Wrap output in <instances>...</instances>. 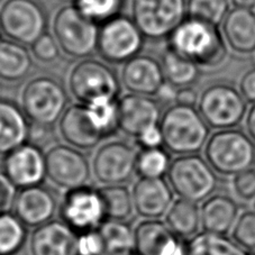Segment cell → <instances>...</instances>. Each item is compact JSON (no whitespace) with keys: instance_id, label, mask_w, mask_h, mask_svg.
I'll return each instance as SVG.
<instances>
[{"instance_id":"12","label":"cell","mask_w":255,"mask_h":255,"mask_svg":"<svg viewBox=\"0 0 255 255\" xmlns=\"http://www.w3.org/2000/svg\"><path fill=\"white\" fill-rule=\"evenodd\" d=\"M60 215L62 221L78 234L96 230L106 219L98 189L88 186L68 191L61 204Z\"/></svg>"},{"instance_id":"37","label":"cell","mask_w":255,"mask_h":255,"mask_svg":"<svg viewBox=\"0 0 255 255\" xmlns=\"http://www.w3.org/2000/svg\"><path fill=\"white\" fill-rule=\"evenodd\" d=\"M29 52L33 61L44 67L58 62L62 54L53 35L48 33H44L33 44H30Z\"/></svg>"},{"instance_id":"10","label":"cell","mask_w":255,"mask_h":255,"mask_svg":"<svg viewBox=\"0 0 255 255\" xmlns=\"http://www.w3.org/2000/svg\"><path fill=\"white\" fill-rule=\"evenodd\" d=\"M45 29V11L36 0H5L0 5V32L9 41L29 46Z\"/></svg>"},{"instance_id":"31","label":"cell","mask_w":255,"mask_h":255,"mask_svg":"<svg viewBox=\"0 0 255 255\" xmlns=\"http://www.w3.org/2000/svg\"><path fill=\"white\" fill-rule=\"evenodd\" d=\"M104 202L105 216L113 221H127L134 212L131 192L123 184L105 186L98 189Z\"/></svg>"},{"instance_id":"34","label":"cell","mask_w":255,"mask_h":255,"mask_svg":"<svg viewBox=\"0 0 255 255\" xmlns=\"http://www.w3.org/2000/svg\"><path fill=\"white\" fill-rule=\"evenodd\" d=\"M230 11V0H187V15L214 26L221 25Z\"/></svg>"},{"instance_id":"47","label":"cell","mask_w":255,"mask_h":255,"mask_svg":"<svg viewBox=\"0 0 255 255\" xmlns=\"http://www.w3.org/2000/svg\"><path fill=\"white\" fill-rule=\"evenodd\" d=\"M126 255H136V254H131V253H130V254H126Z\"/></svg>"},{"instance_id":"40","label":"cell","mask_w":255,"mask_h":255,"mask_svg":"<svg viewBox=\"0 0 255 255\" xmlns=\"http://www.w3.org/2000/svg\"><path fill=\"white\" fill-rule=\"evenodd\" d=\"M16 196V187L5 174L0 173V214L8 213L14 207Z\"/></svg>"},{"instance_id":"4","label":"cell","mask_w":255,"mask_h":255,"mask_svg":"<svg viewBox=\"0 0 255 255\" xmlns=\"http://www.w3.org/2000/svg\"><path fill=\"white\" fill-rule=\"evenodd\" d=\"M98 34V24L83 16L73 3L60 7L52 19V35L68 58L81 60L94 54Z\"/></svg>"},{"instance_id":"19","label":"cell","mask_w":255,"mask_h":255,"mask_svg":"<svg viewBox=\"0 0 255 255\" xmlns=\"http://www.w3.org/2000/svg\"><path fill=\"white\" fill-rule=\"evenodd\" d=\"M134 231L136 255H186V245L159 219H145Z\"/></svg>"},{"instance_id":"45","label":"cell","mask_w":255,"mask_h":255,"mask_svg":"<svg viewBox=\"0 0 255 255\" xmlns=\"http://www.w3.org/2000/svg\"><path fill=\"white\" fill-rule=\"evenodd\" d=\"M244 121L246 133H248V135L255 143V104H253L248 111V113H246Z\"/></svg>"},{"instance_id":"25","label":"cell","mask_w":255,"mask_h":255,"mask_svg":"<svg viewBox=\"0 0 255 255\" xmlns=\"http://www.w3.org/2000/svg\"><path fill=\"white\" fill-rule=\"evenodd\" d=\"M29 124L21 107L0 99V155H6L28 140Z\"/></svg>"},{"instance_id":"18","label":"cell","mask_w":255,"mask_h":255,"mask_svg":"<svg viewBox=\"0 0 255 255\" xmlns=\"http://www.w3.org/2000/svg\"><path fill=\"white\" fill-rule=\"evenodd\" d=\"M60 133L65 142L78 149L96 147L106 136L83 104H74L65 109L60 118Z\"/></svg>"},{"instance_id":"39","label":"cell","mask_w":255,"mask_h":255,"mask_svg":"<svg viewBox=\"0 0 255 255\" xmlns=\"http://www.w3.org/2000/svg\"><path fill=\"white\" fill-rule=\"evenodd\" d=\"M231 187L236 199L246 204L255 201V168L252 166L235 174L232 178Z\"/></svg>"},{"instance_id":"13","label":"cell","mask_w":255,"mask_h":255,"mask_svg":"<svg viewBox=\"0 0 255 255\" xmlns=\"http://www.w3.org/2000/svg\"><path fill=\"white\" fill-rule=\"evenodd\" d=\"M46 177L60 188L71 189L87 186L91 168L87 157L70 145H55L45 153Z\"/></svg>"},{"instance_id":"20","label":"cell","mask_w":255,"mask_h":255,"mask_svg":"<svg viewBox=\"0 0 255 255\" xmlns=\"http://www.w3.org/2000/svg\"><path fill=\"white\" fill-rule=\"evenodd\" d=\"M56 208L58 200L54 192L39 184L20 189L15 199L14 214L25 226L36 228L51 222Z\"/></svg>"},{"instance_id":"43","label":"cell","mask_w":255,"mask_h":255,"mask_svg":"<svg viewBox=\"0 0 255 255\" xmlns=\"http://www.w3.org/2000/svg\"><path fill=\"white\" fill-rule=\"evenodd\" d=\"M198 100H199L198 92L192 87L178 88L177 97H175V104L195 107L198 104Z\"/></svg>"},{"instance_id":"28","label":"cell","mask_w":255,"mask_h":255,"mask_svg":"<svg viewBox=\"0 0 255 255\" xmlns=\"http://www.w3.org/2000/svg\"><path fill=\"white\" fill-rule=\"evenodd\" d=\"M165 224L180 239L190 240L201 227L199 206L193 201L178 198L165 214Z\"/></svg>"},{"instance_id":"8","label":"cell","mask_w":255,"mask_h":255,"mask_svg":"<svg viewBox=\"0 0 255 255\" xmlns=\"http://www.w3.org/2000/svg\"><path fill=\"white\" fill-rule=\"evenodd\" d=\"M68 87L79 104L88 105L99 99H117L121 82L109 65L86 58L70 69Z\"/></svg>"},{"instance_id":"11","label":"cell","mask_w":255,"mask_h":255,"mask_svg":"<svg viewBox=\"0 0 255 255\" xmlns=\"http://www.w3.org/2000/svg\"><path fill=\"white\" fill-rule=\"evenodd\" d=\"M145 37L129 17L118 15L101 24L97 52L111 64H124L143 50Z\"/></svg>"},{"instance_id":"32","label":"cell","mask_w":255,"mask_h":255,"mask_svg":"<svg viewBox=\"0 0 255 255\" xmlns=\"http://www.w3.org/2000/svg\"><path fill=\"white\" fill-rule=\"evenodd\" d=\"M27 226L15 214H0V255H16L27 241Z\"/></svg>"},{"instance_id":"15","label":"cell","mask_w":255,"mask_h":255,"mask_svg":"<svg viewBox=\"0 0 255 255\" xmlns=\"http://www.w3.org/2000/svg\"><path fill=\"white\" fill-rule=\"evenodd\" d=\"M2 173L16 188L39 186L46 177L45 153L32 143H25L5 155Z\"/></svg>"},{"instance_id":"16","label":"cell","mask_w":255,"mask_h":255,"mask_svg":"<svg viewBox=\"0 0 255 255\" xmlns=\"http://www.w3.org/2000/svg\"><path fill=\"white\" fill-rule=\"evenodd\" d=\"M162 112L159 101L152 97L127 94L118 100V128L137 137L148 128L159 126Z\"/></svg>"},{"instance_id":"9","label":"cell","mask_w":255,"mask_h":255,"mask_svg":"<svg viewBox=\"0 0 255 255\" xmlns=\"http://www.w3.org/2000/svg\"><path fill=\"white\" fill-rule=\"evenodd\" d=\"M130 9L144 37L161 41L187 18V0H131Z\"/></svg>"},{"instance_id":"46","label":"cell","mask_w":255,"mask_h":255,"mask_svg":"<svg viewBox=\"0 0 255 255\" xmlns=\"http://www.w3.org/2000/svg\"><path fill=\"white\" fill-rule=\"evenodd\" d=\"M235 8H245V9H253L255 7V0H231Z\"/></svg>"},{"instance_id":"3","label":"cell","mask_w":255,"mask_h":255,"mask_svg":"<svg viewBox=\"0 0 255 255\" xmlns=\"http://www.w3.org/2000/svg\"><path fill=\"white\" fill-rule=\"evenodd\" d=\"M205 159L217 174L234 177L255 163V143L244 131L217 130L205 145Z\"/></svg>"},{"instance_id":"33","label":"cell","mask_w":255,"mask_h":255,"mask_svg":"<svg viewBox=\"0 0 255 255\" xmlns=\"http://www.w3.org/2000/svg\"><path fill=\"white\" fill-rule=\"evenodd\" d=\"M169 153L162 147L143 148L137 154L136 172L140 178H163L171 165Z\"/></svg>"},{"instance_id":"21","label":"cell","mask_w":255,"mask_h":255,"mask_svg":"<svg viewBox=\"0 0 255 255\" xmlns=\"http://www.w3.org/2000/svg\"><path fill=\"white\" fill-rule=\"evenodd\" d=\"M32 255H80L79 234L63 221L35 228L29 241Z\"/></svg>"},{"instance_id":"44","label":"cell","mask_w":255,"mask_h":255,"mask_svg":"<svg viewBox=\"0 0 255 255\" xmlns=\"http://www.w3.org/2000/svg\"><path fill=\"white\" fill-rule=\"evenodd\" d=\"M177 91L178 88H175L174 86L170 85L169 82H164L162 87L160 88V90L157 91V94L155 97H157L161 103L164 104H175V97H177Z\"/></svg>"},{"instance_id":"49","label":"cell","mask_w":255,"mask_h":255,"mask_svg":"<svg viewBox=\"0 0 255 255\" xmlns=\"http://www.w3.org/2000/svg\"><path fill=\"white\" fill-rule=\"evenodd\" d=\"M0 33H1V32H0Z\"/></svg>"},{"instance_id":"38","label":"cell","mask_w":255,"mask_h":255,"mask_svg":"<svg viewBox=\"0 0 255 255\" xmlns=\"http://www.w3.org/2000/svg\"><path fill=\"white\" fill-rule=\"evenodd\" d=\"M232 239L248 252H255V210L239 215L232 230Z\"/></svg>"},{"instance_id":"30","label":"cell","mask_w":255,"mask_h":255,"mask_svg":"<svg viewBox=\"0 0 255 255\" xmlns=\"http://www.w3.org/2000/svg\"><path fill=\"white\" fill-rule=\"evenodd\" d=\"M186 255H250V253L226 235L202 232L189 240Z\"/></svg>"},{"instance_id":"36","label":"cell","mask_w":255,"mask_h":255,"mask_svg":"<svg viewBox=\"0 0 255 255\" xmlns=\"http://www.w3.org/2000/svg\"><path fill=\"white\" fill-rule=\"evenodd\" d=\"M106 137L118 128V100L99 99L86 105Z\"/></svg>"},{"instance_id":"22","label":"cell","mask_w":255,"mask_h":255,"mask_svg":"<svg viewBox=\"0 0 255 255\" xmlns=\"http://www.w3.org/2000/svg\"><path fill=\"white\" fill-rule=\"evenodd\" d=\"M134 210L144 219L165 216L173 202V191L163 178H140L131 190Z\"/></svg>"},{"instance_id":"24","label":"cell","mask_w":255,"mask_h":255,"mask_svg":"<svg viewBox=\"0 0 255 255\" xmlns=\"http://www.w3.org/2000/svg\"><path fill=\"white\" fill-rule=\"evenodd\" d=\"M200 217L204 232L227 235L239 217V206L230 196L216 193L202 202Z\"/></svg>"},{"instance_id":"29","label":"cell","mask_w":255,"mask_h":255,"mask_svg":"<svg viewBox=\"0 0 255 255\" xmlns=\"http://www.w3.org/2000/svg\"><path fill=\"white\" fill-rule=\"evenodd\" d=\"M165 81L175 88L191 87L200 77V67L166 46L161 56Z\"/></svg>"},{"instance_id":"14","label":"cell","mask_w":255,"mask_h":255,"mask_svg":"<svg viewBox=\"0 0 255 255\" xmlns=\"http://www.w3.org/2000/svg\"><path fill=\"white\" fill-rule=\"evenodd\" d=\"M137 154L133 146L121 140L103 145L92 160V171L96 179L105 186L129 181L136 172Z\"/></svg>"},{"instance_id":"5","label":"cell","mask_w":255,"mask_h":255,"mask_svg":"<svg viewBox=\"0 0 255 255\" xmlns=\"http://www.w3.org/2000/svg\"><path fill=\"white\" fill-rule=\"evenodd\" d=\"M67 105V90L51 77L30 79L20 92V107L32 124L51 127L60 121Z\"/></svg>"},{"instance_id":"42","label":"cell","mask_w":255,"mask_h":255,"mask_svg":"<svg viewBox=\"0 0 255 255\" xmlns=\"http://www.w3.org/2000/svg\"><path fill=\"white\" fill-rule=\"evenodd\" d=\"M240 92L246 103L255 104V68L246 71L240 82Z\"/></svg>"},{"instance_id":"35","label":"cell","mask_w":255,"mask_h":255,"mask_svg":"<svg viewBox=\"0 0 255 255\" xmlns=\"http://www.w3.org/2000/svg\"><path fill=\"white\" fill-rule=\"evenodd\" d=\"M73 5L88 19L101 25L121 15L124 0H74Z\"/></svg>"},{"instance_id":"27","label":"cell","mask_w":255,"mask_h":255,"mask_svg":"<svg viewBox=\"0 0 255 255\" xmlns=\"http://www.w3.org/2000/svg\"><path fill=\"white\" fill-rule=\"evenodd\" d=\"M103 246V255H126L135 249V231L125 221L105 219L96 228Z\"/></svg>"},{"instance_id":"6","label":"cell","mask_w":255,"mask_h":255,"mask_svg":"<svg viewBox=\"0 0 255 255\" xmlns=\"http://www.w3.org/2000/svg\"><path fill=\"white\" fill-rule=\"evenodd\" d=\"M166 174L172 191L180 198L196 204L213 196L218 187L216 172L199 154L175 157Z\"/></svg>"},{"instance_id":"2","label":"cell","mask_w":255,"mask_h":255,"mask_svg":"<svg viewBox=\"0 0 255 255\" xmlns=\"http://www.w3.org/2000/svg\"><path fill=\"white\" fill-rule=\"evenodd\" d=\"M164 147L177 155L198 154L209 138L210 127L195 107L171 105L160 122Z\"/></svg>"},{"instance_id":"41","label":"cell","mask_w":255,"mask_h":255,"mask_svg":"<svg viewBox=\"0 0 255 255\" xmlns=\"http://www.w3.org/2000/svg\"><path fill=\"white\" fill-rule=\"evenodd\" d=\"M136 139H137V143L142 146V148H155L161 147L163 145L160 125L143 131L142 134L136 137Z\"/></svg>"},{"instance_id":"1","label":"cell","mask_w":255,"mask_h":255,"mask_svg":"<svg viewBox=\"0 0 255 255\" xmlns=\"http://www.w3.org/2000/svg\"><path fill=\"white\" fill-rule=\"evenodd\" d=\"M168 47L202 68H216L227 58V47L217 26L184 19L168 37Z\"/></svg>"},{"instance_id":"23","label":"cell","mask_w":255,"mask_h":255,"mask_svg":"<svg viewBox=\"0 0 255 255\" xmlns=\"http://www.w3.org/2000/svg\"><path fill=\"white\" fill-rule=\"evenodd\" d=\"M222 24L223 37L235 53L250 55L255 52V12L252 9L234 8Z\"/></svg>"},{"instance_id":"48","label":"cell","mask_w":255,"mask_h":255,"mask_svg":"<svg viewBox=\"0 0 255 255\" xmlns=\"http://www.w3.org/2000/svg\"><path fill=\"white\" fill-rule=\"evenodd\" d=\"M254 210H255V201H254Z\"/></svg>"},{"instance_id":"17","label":"cell","mask_w":255,"mask_h":255,"mask_svg":"<svg viewBox=\"0 0 255 255\" xmlns=\"http://www.w3.org/2000/svg\"><path fill=\"white\" fill-rule=\"evenodd\" d=\"M165 78L159 60L148 54H137L122 65L121 83L128 94L153 97Z\"/></svg>"},{"instance_id":"7","label":"cell","mask_w":255,"mask_h":255,"mask_svg":"<svg viewBox=\"0 0 255 255\" xmlns=\"http://www.w3.org/2000/svg\"><path fill=\"white\" fill-rule=\"evenodd\" d=\"M241 92L230 82L217 81L207 86L198 100V112L210 128H235L245 120L248 106Z\"/></svg>"},{"instance_id":"26","label":"cell","mask_w":255,"mask_h":255,"mask_svg":"<svg viewBox=\"0 0 255 255\" xmlns=\"http://www.w3.org/2000/svg\"><path fill=\"white\" fill-rule=\"evenodd\" d=\"M33 68L30 52L21 44L0 39V81L17 83L28 76Z\"/></svg>"}]
</instances>
